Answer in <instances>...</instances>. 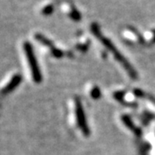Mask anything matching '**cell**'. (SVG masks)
Masks as SVG:
<instances>
[{
    "instance_id": "4",
    "label": "cell",
    "mask_w": 155,
    "mask_h": 155,
    "mask_svg": "<svg viewBox=\"0 0 155 155\" xmlns=\"http://www.w3.org/2000/svg\"><path fill=\"white\" fill-rule=\"evenodd\" d=\"M90 94H91V97H93V98H97V97H98L100 95V91L98 90V88L97 87H96V86H94V87H92V89L90 91Z\"/></svg>"
},
{
    "instance_id": "2",
    "label": "cell",
    "mask_w": 155,
    "mask_h": 155,
    "mask_svg": "<svg viewBox=\"0 0 155 155\" xmlns=\"http://www.w3.org/2000/svg\"><path fill=\"white\" fill-rule=\"evenodd\" d=\"M72 116L73 123L78 127V129L81 131L84 135H88L89 129L85 122L83 109L78 99H73L72 106Z\"/></svg>"
},
{
    "instance_id": "3",
    "label": "cell",
    "mask_w": 155,
    "mask_h": 155,
    "mask_svg": "<svg viewBox=\"0 0 155 155\" xmlns=\"http://www.w3.org/2000/svg\"><path fill=\"white\" fill-rule=\"evenodd\" d=\"M21 80H22V76H21V75H19V74H16V75H14V76L12 77V78L11 79V81H10V82L7 84L4 88L0 91V94L5 95V94H8L9 92L12 91H13V90L16 88L17 85L20 84Z\"/></svg>"
},
{
    "instance_id": "1",
    "label": "cell",
    "mask_w": 155,
    "mask_h": 155,
    "mask_svg": "<svg viewBox=\"0 0 155 155\" xmlns=\"http://www.w3.org/2000/svg\"><path fill=\"white\" fill-rule=\"evenodd\" d=\"M23 50H24L25 55L27 58V61H28V67H29L30 71H31L33 80L35 83H40L41 81L42 77H41V70L39 68L38 62L36 61V58L35 55V53H34L33 48L29 42L25 41L23 43Z\"/></svg>"
}]
</instances>
